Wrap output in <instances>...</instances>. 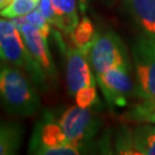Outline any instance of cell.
I'll return each mask as SVG.
<instances>
[{"instance_id":"1","label":"cell","mask_w":155,"mask_h":155,"mask_svg":"<svg viewBox=\"0 0 155 155\" xmlns=\"http://www.w3.org/2000/svg\"><path fill=\"white\" fill-rule=\"evenodd\" d=\"M132 59L136 69V95L141 100L134 116L147 120L155 110V39L145 35L133 41Z\"/></svg>"},{"instance_id":"2","label":"cell","mask_w":155,"mask_h":155,"mask_svg":"<svg viewBox=\"0 0 155 155\" xmlns=\"http://www.w3.org/2000/svg\"><path fill=\"white\" fill-rule=\"evenodd\" d=\"M0 104L15 116H31L40 101L33 84L20 69L0 67Z\"/></svg>"},{"instance_id":"3","label":"cell","mask_w":155,"mask_h":155,"mask_svg":"<svg viewBox=\"0 0 155 155\" xmlns=\"http://www.w3.org/2000/svg\"><path fill=\"white\" fill-rule=\"evenodd\" d=\"M82 144L67 138L60 123L51 113H45L37 122L29 143V153L39 155H77Z\"/></svg>"},{"instance_id":"4","label":"cell","mask_w":155,"mask_h":155,"mask_svg":"<svg viewBox=\"0 0 155 155\" xmlns=\"http://www.w3.org/2000/svg\"><path fill=\"white\" fill-rule=\"evenodd\" d=\"M0 60L24 69L36 82H44L46 75L29 53L20 30L5 18H0Z\"/></svg>"},{"instance_id":"5","label":"cell","mask_w":155,"mask_h":155,"mask_svg":"<svg viewBox=\"0 0 155 155\" xmlns=\"http://www.w3.org/2000/svg\"><path fill=\"white\" fill-rule=\"evenodd\" d=\"M87 58L95 75L115 67H130L125 46L113 31L95 33L87 48Z\"/></svg>"},{"instance_id":"6","label":"cell","mask_w":155,"mask_h":155,"mask_svg":"<svg viewBox=\"0 0 155 155\" xmlns=\"http://www.w3.org/2000/svg\"><path fill=\"white\" fill-rule=\"evenodd\" d=\"M100 90L111 107H124L136 94V84L130 76V67H115L95 75Z\"/></svg>"},{"instance_id":"7","label":"cell","mask_w":155,"mask_h":155,"mask_svg":"<svg viewBox=\"0 0 155 155\" xmlns=\"http://www.w3.org/2000/svg\"><path fill=\"white\" fill-rule=\"evenodd\" d=\"M62 130L70 141L83 144L93 138L100 127L99 118L90 108L69 107L59 120Z\"/></svg>"},{"instance_id":"8","label":"cell","mask_w":155,"mask_h":155,"mask_svg":"<svg viewBox=\"0 0 155 155\" xmlns=\"http://www.w3.org/2000/svg\"><path fill=\"white\" fill-rule=\"evenodd\" d=\"M12 22L20 30L23 40L27 45V48L33 58L35 62L44 71L45 75L54 77L55 68H54V63L48 48L47 38L44 37L33 25L27 22L24 20V16L14 17Z\"/></svg>"},{"instance_id":"9","label":"cell","mask_w":155,"mask_h":155,"mask_svg":"<svg viewBox=\"0 0 155 155\" xmlns=\"http://www.w3.org/2000/svg\"><path fill=\"white\" fill-rule=\"evenodd\" d=\"M87 52L78 47H68L66 51V82L68 93L75 97L84 86L95 85Z\"/></svg>"},{"instance_id":"10","label":"cell","mask_w":155,"mask_h":155,"mask_svg":"<svg viewBox=\"0 0 155 155\" xmlns=\"http://www.w3.org/2000/svg\"><path fill=\"white\" fill-rule=\"evenodd\" d=\"M125 5L145 35L155 39V0H125Z\"/></svg>"},{"instance_id":"11","label":"cell","mask_w":155,"mask_h":155,"mask_svg":"<svg viewBox=\"0 0 155 155\" xmlns=\"http://www.w3.org/2000/svg\"><path fill=\"white\" fill-rule=\"evenodd\" d=\"M56 16L59 18V27L62 32L70 35L79 22L76 0H51Z\"/></svg>"},{"instance_id":"12","label":"cell","mask_w":155,"mask_h":155,"mask_svg":"<svg viewBox=\"0 0 155 155\" xmlns=\"http://www.w3.org/2000/svg\"><path fill=\"white\" fill-rule=\"evenodd\" d=\"M22 129L14 122H0V155L15 154L22 143Z\"/></svg>"},{"instance_id":"13","label":"cell","mask_w":155,"mask_h":155,"mask_svg":"<svg viewBox=\"0 0 155 155\" xmlns=\"http://www.w3.org/2000/svg\"><path fill=\"white\" fill-rule=\"evenodd\" d=\"M133 141L140 155H155V125H141L132 132Z\"/></svg>"},{"instance_id":"14","label":"cell","mask_w":155,"mask_h":155,"mask_svg":"<svg viewBox=\"0 0 155 155\" xmlns=\"http://www.w3.org/2000/svg\"><path fill=\"white\" fill-rule=\"evenodd\" d=\"M95 29H94L93 23L91 22V20L87 17H83L78 24L76 25V28L72 30V32L70 33V37L74 45L82 48L87 52L90 44L92 43L94 36H95Z\"/></svg>"},{"instance_id":"15","label":"cell","mask_w":155,"mask_h":155,"mask_svg":"<svg viewBox=\"0 0 155 155\" xmlns=\"http://www.w3.org/2000/svg\"><path fill=\"white\" fill-rule=\"evenodd\" d=\"M39 1L40 0H12L9 5H7L0 11V16L8 18L25 16L30 12L37 8Z\"/></svg>"},{"instance_id":"16","label":"cell","mask_w":155,"mask_h":155,"mask_svg":"<svg viewBox=\"0 0 155 155\" xmlns=\"http://www.w3.org/2000/svg\"><path fill=\"white\" fill-rule=\"evenodd\" d=\"M76 104L83 108H91L98 104V94L95 85L84 86L75 94Z\"/></svg>"},{"instance_id":"17","label":"cell","mask_w":155,"mask_h":155,"mask_svg":"<svg viewBox=\"0 0 155 155\" xmlns=\"http://www.w3.org/2000/svg\"><path fill=\"white\" fill-rule=\"evenodd\" d=\"M116 152L118 154H136L140 155L139 150H137L134 141H133L132 132H129V130L121 131L120 136L116 139Z\"/></svg>"},{"instance_id":"18","label":"cell","mask_w":155,"mask_h":155,"mask_svg":"<svg viewBox=\"0 0 155 155\" xmlns=\"http://www.w3.org/2000/svg\"><path fill=\"white\" fill-rule=\"evenodd\" d=\"M24 20L27 21L28 23H30L31 25H33L35 28L38 30L39 32L41 33L44 37H48L51 33V23L43 16V14L40 13L38 8L35 9V11L30 12L29 14H27L24 16Z\"/></svg>"},{"instance_id":"19","label":"cell","mask_w":155,"mask_h":155,"mask_svg":"<svg viewBox=\"0 0 155 155\" xmlns=\"http://www.w3.org/2000/svg\"><path fill=\"white\" fill-rule=\"evenodd\" d=\"M38 9L43 14V16L53 25H55L56 28L59 27V18L56 16L52 1L51 0H40L38 5Z\"/></svg>"},{"instance_id":"20","label":"cell","mask_w":155,"mask_h":155,"mask_svg":"<svg viewBox=\"0 0 155 155\" xmlns=\"http://www.w3.org/2000/svg\"><path fill=\"white\" fill-rule=\"evenodd\" d=\"M78 2H79V8H81V11L82 13L86 11V6L89 4V0H78Z\"/></svg>"},{"instance_id":"21","label":"cell","mask_w":155,"mask_h":155,"mask_svg":"<svg viewBox=\"0 0 155 155\" xmlns=\"http://www.w3.org/2000/svg\"><path fill=\"white\" fill-rule=\"evenodd\" d=\"M11 1L12 0H0V11H1L2 8H5L7 5H9Z\"/></svg>"},{"instance_id":"22","label":"cell","mask_w":155,"mask_h":155,"mask_svg":"<svg viewBox=\"0 0 155 155\" xmlns=\"http://www.w3.org/2000/svg\"><path fill=\"white\" fill-rule=\"evenodd\" d=\"M147 122H150V123H155V110L150 114V116L147 117V120H146Z\"/></svg>"}]
</instances>
